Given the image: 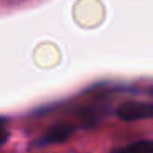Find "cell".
Wrapping results in <instances>:
<instances>
[{
  "label": "cell",
  "mask_w": 153,
  "mask_h": 153,
  "mask_svg": "<svg viewBox=\"0 0 153 153\" xmlns=\"http://www.w3.org/2000/svg\"><path fill=\"white\" fill-rule=\"evenodd\" d=\"M74 132H76V125H73V123H58V125L50 127L45 133H41V135L33 142V146L35 148H43V146L63 143V142H66Z\"/></svg>",
  "instance_id": "obj_1"
},
{
  "label": "cell",
  "mask_w": 153,
  "mask_h": 153,
  "mask_svg": "<svg viewBox=\"0 0 153 153\" xmlns=\"http://www.w3.org/2000/svg\"><path fill=\"white\" fill-rule=\"evenodd\" d=\"M117 117L125 122H135V120H143L153 117V104L150 102H123L117 107L115 110Z\"/></svg>",
  "instance_id": "obj_2"
},
{
  "label": "cell",
  "mask_w": 153,
  "mask_h": 153,
  "mask_svg": "<svg viewBox=\"0 0 153 153\" xmlns=\"http://www.w3.org/2000/svg\"><path fill=\"white\" fill-rule=\"evenodd\" d=\"M112 153H153V140L150 138L137 140V142L128 143L122 148L114 150Z\"/></svg>",
  "instance_id": "obj_3"
},
{
  "label": "cell",
  "mask_w": 153,
  "mask_h": 153,
  "mask_svg": "<svg viewBox=\"0 0 153 153\" xmlns=\"http://www.w3.org/2000/svg\"><path fill=\"white\" fill-rule=\"evenodd\" d=\"M8 140V128H7V120L0 117V146L5 145Z\"/></svg>",
  "instance_id": "obj_4"
}]
</instances>
